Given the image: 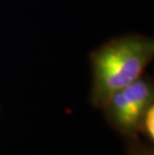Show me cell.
Returning <instances> with one entry per match:
<instances>
[{
  "instance_id": "7a4b0ae2",
  "label": "cell",
  "mask_w": 154,
  "mask_h": 155,
  "mask_svg": "<svg viewBox=\"0 0 154 155\" xmlns=\"http://www.w3.org/2000/svg\"><path fill=\"white\" fill-rule=\"evenodd\" d=\"M152 87L142 77L111 95L104 104L114 122L125 131L138 127L143 113L151 105Z\"/></svg>"
},
{
  "instance_id": "6da1fadb",
  "label": "cell",
  "mask_w": 154,
  "mask_h": 155,
  "mask_svg": "<svg viewBox=\"0 0 154 155\" xmlns=\"http://www.w3.org/2000/svg\"><path fill=\"white\" fill-rule=\"evenodd\" d=\"M154 56L152 38L128 35L109 41L91 55L93 101L106 103L114 92L141 77Z\"/></svg>"
},
{
  "instance_id": "3957f363",
  "label": "cell",
  "mask_w": 154,
  "mask_h": 155,
  "mask_svg": "<svg viewBox=\"0 0 154 155\" xmlns=\"http://www.w3.org/2000/svg\"><path fill=\"white\" fill-rule=\"evenodd\" d=\"M140 123H143V128L147 136L153 139L154 137V107L151 104L145 110L140 120Z\"/></svg>"
}]
</instances>
